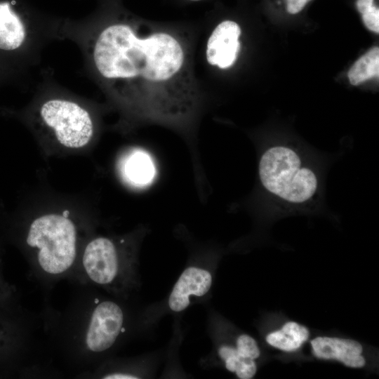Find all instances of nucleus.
<instances>
[{
	"label": "nucleus",
	"mask_w": 379,
	"mask_h": 379,
	"mask_svg": "<svg viewBox=\"0 0 379 379\" xmlns=\"http://www.w3.org/2000/svg\"><path fill=\"white\" fill-rule=\"evenodd\" d=\"M93 62L100 75L145 117L180 123L198 100L190 52L185 41L167 30L140 34L116 23L99 34Z\"/></svg>",
	"instance_id": "f257e3e1"
},
{
	"label": "nucleus",
	"mask_w": 379,
	"mask_h": 379,
	"mask_svg": "<svg viewBox=\"0 0 379 379\" xmlns=\"http://www.w3.org/2000/svg\"><path fill=\"white\" fill-rule=\"evenodd\" d=\"M325 161L291 142L261 149L258 177L268 208L281 214L314 213L324 208Z\"/></svg>",
	"instance_id": "f03ea898"
},
{
	"label": "nucleus",
	"mask_w": 379,
	"mask_h": 379,
	"mask_svg": "<svg viewBox=\"0 0 379 379\" xmlns=\"http://www.w3.org/2000/svg\"><path fill=\"white\" fill-rule=\"evenodd\" d=\"M77 228L63 214L48 213L34 219L26 242L35 251L37 264L48 275H60L74 264L77 255Z\"/></svg>",
	"instance_id": "7ed1b4c3"
},
{
	"label": "nucleus",
	"mask_w": 379,
	"mask_h": 379,
	"mask_svg": "<svg viewBox=\"0 0 379 379\" xmlns=\"http://www.w3.org/2000/svg\"><path fill=\"white\" fill-rule=\"evenodd\" d=\"M82 266L89 280L113 291L128 288L133 280V261L107 237H96L87 244L82 256Z\"/></svg>",
	"instance_id": "20e7f679"
},
{
	"label": "nucleus",
	"mask_w": 379,
	"mask_h": 379,
	"mask_svg": "<svg viewBox=\"0 0 379 379\" xmlns=\"http://www.w3.org/2000/svg\"><path fill=\"white\" fill-rule=\"evenodd\" d=\"M44 124L54 133L57 140L67 148H81L89 143L93 125L89 113L72 101L52 99L40 109Z\"/></svg>",
	"instance_id": "39448f33"
},
{
	"label": "nucleus",
	"mask_w": 379,
	"mask_h": 379,
	"mask_svg": "<svg viewBox=\"0 0 379 379\" xmlns=\"http://www.w3.org/2000/svg\"><path fill=\"white\" fill-rule=\"evenodd\" d=\"M124 313L115 302L103 300L91 312L84 334V345L93 353H102L115 343L124 331Z\"/></svg>",
	"instance_id": "423d86ee"
},
{
	"label": "nucleus",
	"mask_w": 379,
	"mask_h": 379,
	"mask_svg": "<svg viewBox=\"0 0 379 379\" xmlns=\"http://www.w3.org/2000/svg\"><path fill=\"white\" fill-rule=\"evenodd\" d=\"M241 33V29L236 22L226 20L220 22L207 41L206 58L208 63L222 69L232 67L241 50L239 40Z\"/></svg>",
	"instance_id": "0eeeda50"
},
{
	"label": "nucleus",
	"mask_w": 379,
	"mask_h": 379,
	"mask_svg": "<svg viewBox=\"0 0 379 379\" xmlns=\"http://www.w3.org/2000/svg\"><path fill=\"white\" fill-rule=\"evenodd\" d=\"M212 275L206 269L190 266L180 274L168 298L169 309L180 312L187 308L192 297L204 296L212 285Z\"/></svg>",
	"instance_id": "6e6552de"
},
{
	"label": "nucleus",
	"mask_w": 379,
	"mask_h": 379,
	"mask_svg": "<svg viewBox=\"0 0 379 379\" xmlns=\"http://www.w3.org/2000/svg\"><path fill=\"white\" fill-rule=\"evenodd\" d=\"M314 355L319 359H335L352 368L365 364L361 345L354 340L336 337H317L311 340Z\"/></svg>",
	"instance_id": "1a4fd4ad"
},
{
	"label": "nucleus",
	"mask_w": 379,
	"mask_h": 379,
	"mask_svg": "<svg viewBox=\"0 0 379 379\" xmlns=\"http://www.w3.org/2000/svg\"><path fill=\"white\" fill-rule=\"evenodd\" d=\"M119 171L124 180L135 187L149 185L155 178L156 168L152 157L145 150L133 149L119 161Z\"/></svg>",
	"instance_id": "9d476101"
},
{
	"label": "nucleus",
	"mask_w": 379,
	"mask_h": 379,
	"mask_svg": "<svg viewBox=\"0 0 379 379\" xmlns=\"http://www.w3.org/2000/svg\"><path fill=\"white\" fill-rule=\"evenodd\" d=\"M25 38V29L20 18L8 3L0 4V48L11 51L19 48Z\"/></svg>",
	"instance_id": "9b49d317"
},
{
	"label": "nucleus",
	"mask_w": 379,
	"mask_h": 379,
	"mask_svg": "<svg viewBox=\"0 0 379 379\" xmlns=\"http://www.w3.org/2000/svg\"><path fill=\"white\" fill-rule=\"evenodd\" d=\"M308 329L296 322L288 321L278 331L269 333L266 340L271 346L285 352L299 349L308 339Z\"/></svg>",
	"instance_id": "f8f14e48"
},
{
	"label": "nucleus",
	"mask_w": 379,
	"mask_h": 379,
	"mask_svg": "<svg viewBox=\"0 0 379 379\" xmlns=\"http://www.w3.org/2000/svg\"><path fill=\"white\" fill-rule=\"evenodd\" d=\"M218 355L224 361L225 368L234 373L241 379L252 378L257 371L255 360L239 354L235 347L222 345L219 347Z\"/></svg>",
	"instance_id": "ddd939ff"
},
{
	"label": "nucleus",
	"mask_w": 379,
	"mask_h": 379,
	"mask_svg": "<svg viewBox=\"0 0 379 379\" xmlns=\"http://www.w3.org/2000/svg\"><path fill=\"white\" fill-rule=\"evenodd\" d=\"M351 84L359 85L379 75V48L375 46L360 57L348 72Z\"/></svg>",
	"instance_id": "4468645a"
},
{
	"label": "nucleus",
	"mask_w": 379,
	"mask_h": 379,
	"mask_svg": "<svg viewBox=\"0 0 379 379\" xmlns=\"http://www.w3.org/2000/svg\"><path fill=\"white\" fill-rule=\"evenodd\" d=\"M235 348L244 357L255 360L260 357V352L256 341L247 334H242L237 338Z\"/></svg>",
	"instance_id": "2eb2a0df"
},
{
	"label": "nucleus",
	"mask_w": 379,
	"mask_h": 379,
	"mask_svg": "<svg viewBox=\"0 0 379 379\" xmlns=\"http://www.w3.org/2000/svg\"><path fill=\"white\" fill-rule=\"evenodd\" d=\"M365 26L371 31L379 33V9L372 6L365 13L361 14Z\"/></svg>",
	"instance_id": "dca6fc26"
},
{
	"label": "nucleus",
	"mask_w": 379,
	"mask_h": 379,
	"mask_svg": "<svg viewBox=\"0 0 379 379\" xmlns=\"http://www.w3.org/2000/svg\"><path fill=\"white\" fill-rule=\"evenodd\" d=\"M13 293V288L6 281L0 265V304L7 301Z\"/></svg>",
	"instance_id": "f3484780"
},
{
	"label": "nucleus",
	"mask_w": 379,
	"mask_h": 379,
	"mask_svg": "<svg viewBox=\"0 0 379 379\" xmlns=\"http://www.w3.org/2000/svg\"><path fill=\"white\" fill-rule=\"evenodd\" d=\"M311 0H286V8L289 13L295 14L301 11Z\"/></svg>",
	"instance_id": "a211bd4d"
},
{
	"label": "nucleus",
	"mask_w": 379,
	"mask_h": 379,
	"mask_svg": "<svg viewBox=\"0 0 379 379\" xmlns=\"http://www.w3.org/2000/svg\"><path fill=\"white\" fill-rule=\"evenodd\" d=\"M103 378L107 379H134L139 377L135 374L127 372H114L105 375Z\"/></svg>",
	"instance_id": "6ab92c4d"
},
{
	"label": "nucleus",
	"mask_w": 379,
	"mask_h": 379,
	"mask_svg": "<svg viewBox=\"0 0 379 379\" xmlns=\"http://www.w3.org/2000/svg\"><path fill=\"white\" fill-rule=\"evenodd\" d=\"M374 0H357L356 5L357 10L361 14L365 13L373 5Z\"/></svg>",
	"instance_id": "aec40b11"
},
{
	"label": "nucleus",
	"mask_w": 379,
	"mask_h": 379,
	"mask_svg": "<svg viewBox=\"0 0 379 379\" xmlns=\"http://www.w3.org/2000/svg\"><path fill=\"white\" fill-rule=\"evenodd\" d=\"M4 340V339L3 333L0 331V347L3 345Z\"/></svg>",
	"instance_id": "412c9836"
},
{
	"label": "nucleus",
	"mask_w": 379,
	"mask_h": 379,
	"mask_svg": "<svg viewBox=\"0 0 379 379\" xmlns=\"http://www.w3.org/2000/svg\"><path fill=\"white\" fill-rule=\"evenodd\" d=\"M188 1H202V0H188Z\"/></svg>",
	"instance_id": "4be33fe9"
}]
</instances>
